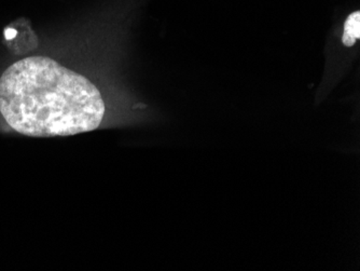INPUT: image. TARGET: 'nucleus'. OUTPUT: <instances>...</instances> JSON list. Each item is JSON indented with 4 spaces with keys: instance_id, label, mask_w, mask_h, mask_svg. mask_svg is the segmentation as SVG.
Returning a JSON list of instances; mask_svg holds the SVG:
<instances>
[{
    "instance_id": "f257e3e1",
    "label": "nucleus",
    "mask_w": 360,
    "mask_h": 271,
    "mask_svg": "<svg viewBox=\"0 0 360 271\" xmlns=\"http://www.w3.org/2000/svg\"><path fill=\"white\" fill-rule=\"evenodd\" d=\"M0 114L27 137H70L96 130L105 104L86 77L46 56H30L0 77Z\"/></svg>"
},
{
    "instance_id": "f03ea898",
    "label": "nucleus",
    "mask_w": 360,
    "mask_h": 271,
    "mask_svg": "<svg viewBox=\"0 0 360 271\" xmlns=\"http://www.w3.org/2000/svg\"><path fill=\"white\" fill-rule=\"evenodd\" d=\"M360 38V13L359 11L351 14L345 26L343 44L347 46L355 44L356 40Z\"/></svg>"
}]
</instances>
